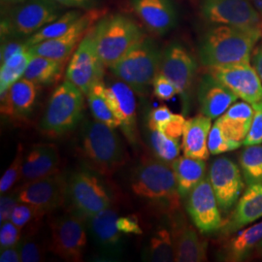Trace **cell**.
<instances>
[{
	"label": "cell",
	"instance_id": "cell-34",
	"mask_svg": "<svg viewBox=\"0 0 262 262\" xmlns=\"http://www.w3.org/2000/svg\"><path fill=\"white\" fill-rule=\"evenodd\" d=\"M239 163L247 186L262 184V146H246L242 150Z\"/></svg>",
	"mask_w": 262,
	"mask_h": 262
},
{
	"label": "cell",
	"instance_id": "cell-27",
	"mask_svg": "<svg viewBox=\"0 0 262 262\" xmlns=\"http://www.w3.org/2000/svg\"><path fill=\"white\" fill-rule=\"evenodd\" d=\"M253 118L252 104L246 101H236L224 115L216 119V122L221 125L227 138L243 145L251 129Z\"/></svg>",
	"mask_w": 262,
	"mask_h": 262
},
{
	"label": "cell",
	"instance_id": "cell-15",
	"mask_svg": "<svg viewBox=\"0 0 262 262\" xmlns=\"http://www.w3.org/2000/svg\"><path fill=\"white\" fill-rule=\"evenodd\" d=\"M209 179L221 212L228 214L244 189V178L238 165L228 157L215 159L209 171Z\"/></svg>",
	"mask_w": 262,
	"mask_h": 262
},
{
	"label": "cell",
	"instance_id": "cell-38",
	"mask_svg": "<svg viewBox=\"0 0 262 262\" xmlns=\"http://www.w3.org/2000/svg\"><path fill=\"white\" fill-rule=\"evenodd\" d=\"M242 146V144L230 140L225 136L219 122L215 121L212 125L208 137V149L212 155H221L226 151L237 150Z\"/></svg>",
	"mask_w": 262,
	"mask_h": 262
},
{
	"label": "cell",
	"instance_id": "cell-50",
	"mask_svg": "<svg viewBox=\"0 0 262 262\" xmlns=\"http://www.w3.org/2000/svg\"><path fill=\"white\" fill-rule=\"evenodd\" d=\"M63 7L70 8H84L90 5L92 0H55Z\"/></svg>",
	"mask_w": 262,
	"mask_h": 262
},
{
	"label": "cell",
	"instance_id": "cell-33",
	"mask_svg": "<svg viewBox=\"0 0 262 262\" xmlns=\"http://www.w3.org/2000/svg\"><path fill=\"white\" fill-rule=\"evenodd\" d=\"M104 88L105 83L103 81H100L97 84H94V88L86 95L88 103L96 121L102 122L116 129L118 127H121V122L116 117L107 101V98L104 94Z\"/></svg>",
	"mask_w": 262,
	"mask_h": 262
},
{
	"label": "cell",
	"instance_id": "cell-8",
	"mask_svg": "<svg viewBox=\"0 0 262 262\" xmlns=\"http://www.w3.org/2000/svg\"><path fill=\"white\" fill-rule=\"evenodd\" d=\"M51 239L49 251L66 261L83 260L88 243L84 217L72 211L50 219Z\"/></svg>",
	"mask_w": 262,
	"mask_h": 262
},
{
	"label": "cell",
	"instance_id": "cell-42",
	"mask_svg": "<svg viewBox=\"0 0 262 262\" xmlns=\"http://www.w3.org/2000/svg\"><path fill=\"white\" fill-rule=\"evenodd\" d=\"M152 90L154 94L164 101H168L172 99L176 94H179L178 90L169 79L165 76L158 73L152 82Z\"/></svg>",
	"mask_w": 262,
	"mask_h": 262
},
{
	"label": "cell",
	"instance_id": "cell-37",
	"mask_svg": "<svg viewBox=\"0 0 262 262\" xmlns=\"http://www.w3.org/2000/svg\"><path fill=\"white\" fill-rule=\"evenodd\" d=\"M150 144L156 157L167 163H172L179 157L178 140L169 137L162 131L150 129Z\"/></svg>",
	"mask_w": 262,
	"mask_h": 262
},
{
	"label": "cell",
	"instance_id": "cell-45",
	"mask_svg": "<svg viewBox=\"0 0 262 262\" xmlns=\"http://www.w3.org/2000/svg\"><path fill=\"white\" fill-rule=\"evenodd\" d=\"M117 227L123 234H143V230L136 215L119 216L117 220Z\"/></svg>",
	"mask_w": 262,
	"mask_h": 262
},
{
	"label": "cell",
	"instance_id": "cell-54",
	"mask_svg": "<svg viewBox=\"0 0 262 262\" xmlns=\"http://www.w3.org/2000/svg\"><path fill=\"white\" fill-rule=\"evenodd\" d=\"M256 250H257V252L259 253V254L262 255V241L260 243L258 244V246L256 247Z\"/></svg>",
	"mask_w": 262,
	"mask_h": 262
},
{
	"label": "cell",
	"instance_id": "cell-36",
	"mask_svg": "<svg viewBox=\"0 0 262 262\" xmlns=\"http://www.w3.org/2000/svg\"><path fill=\"white\" fill-rule=\"evenodd\" d=\"M28 228V227H27ZM40 223L29 225L26 235L19 243L20 258L23 262H39L44 260L46 247L39 235Z\"/></svg>",
	"mask_w": 262,
	"mask_h": 262
},
{
	"label": "cell",
	"instance_id": "cell-52",
	"mask_svg": "<svg viewBox=\"0 0 262 262\" xmlns=\"http://www.w3.org/2000/svg\"><path fill=\"white\" fill-rule=\"evenodd\" d=\"M254 8L258 11V13L262 15V0H251Z\"/></svg>",
	"mask_w": 262,
	"mask_h": 262
},
{
	"label": "cell",
	"instance_id": "cell-29",
	"mask_svg": "<svg viewBox=\"0 0 262 262\" xmlns=\"http://www.w3.org/2000/svg\"><path fill=\"white\" fill-rule=\"evenodd\" d=\"M262 241V222L248 227L233 237L223 251V258L227 261H242Z\"/></svg>",
	"mask_w": 262,
	"mask_h": 262
},
{
	"label": "cell",
	"instance_id": "cell-4",
	"mask_svg": "<svg viewBox=\"0 0 262 262\" xmlns=\"http://www.w3.org/2000/svg\"><path fill=\"white\" fill-rule=\"evenodd\" d=\"M84 96V93L68 80L58 84L41 118V132L48 137L58 138L73 130L83 118Z\"/></svg>",
	"mask_w": 262,
	"mask_h": 262
},
{
	"label": "cell",
	"instance_id": "cell-26",
	"mask_svg": "<svg viewBox=\"0 0 262 262\" xmlns=\"http://www.w3.org/2000/svg\"><path fill=\"white\" fill-rule=\"evenodd\" d=\"M211 127L212 119L203 114L186 121L182 145L185 156L203 160L209 158L208 137Z\"/></svg>",
	"mask_w": 262,
	"mask_h": 262
},
{
	"label": "cell",
	"instance_id": "cell-23",
	"mask_svg": "<svg viewBox=\"0 0 262 262\" xmlns=\"http://www.w3.org/2000/svg\"><path fill=\"white\" fill-rule=\"evenodd\" d=\"M59 151L55 144H36L24 159L20 181L28 183L56 174L59 172Z\"/></svg>",
	"mask_w": 262,
	"mask_h": 262
},
{
	"label": "cell",
	"instance_id": "cell-53",
	"mask_svg": "<svg viewBox=\"0 0 262 262\" xmlns=\"http://www.w3.org/2000/svg\"><path fill=\"white\" fill-rule=\"evenodd\" d=\"M1 1L6 3V4H19V3L25 2L27 0H1Z\"/></svg>",
	"mask_w": 262,
	"mask_h": 262
},
{
	"label": "cell",
	"instance_id": "cell-3",
	"mask_svg": "<svg viewBox=\"0 0 262 262\" xmlns=\"http://www.w3.org/2000/svg\"><path fill=\"white\" fill-rule=\"evenodd\" d=\"M135 195L149 200L169 217L181 211V195L171 164L159 159H144L131 175Z\"/></svg>",
	"mask_w": 262,
	"mask_h": 262
},
{
	"label": "cell",
	"instance_id": "cell-28",
	"mask_svg": "<svg viewBox=\"0 0 262 262\" xmlns=\"http://www.w3.org/2000/svg\"><path fill=\"white\" fill-rule=\"evenodd\" d=\"M171 166L182 198H187L190 191L206 177V163L203 159L185 156L175 159Z\"/></svg>",
	"mask_w": 262,
	"mask_h": 262
},
{
	"label": "cell",
	"instance_id": "cell-19",
	"mask_svg": "<svg viewBox=\"0 0 262 262\" xmlns=\"http://www.w3.org/2000/svg\"><path fill=\"white\" fill-rule=\"evenodd\" d=\"M175 246V261L200 262L207 259V243L187 225L182 212L169 217Z\"/></svg>",
	"mask_w": 262,
	"mask_h": 262
},
{
	"label": "cell",
	"instance_id": "cell-39",
	"mask_svg": "<svg viewBox=\"0 0 262 262\" xmlns=\"http://www.w3.org/2000/svg\"><path fill=\"white\" fill-rule=\"evenodd\" d=\"M45 215H46L45 212L41 211L36 207L29 205L27 203L19 202L18 205L15 207L10 221L14 225H17L19 229L23 230L24 228H27L29 225L40 223Z\"/></svg>",
	"mask_w": 262,
	"mask_h": 262
},
{
	"label": "cell",
	"instance_id": "cell-44",
	"mask_svg": "<svg viewBox=\"0 0 262 262\" xmlns=\"http://www.w3.org/2000/svg\"><path fill=\"white\" fill-rule=\"evenodd\" d=\"M174 114L171 112L167 106L162 105L158 108L151 110L149 115L148 124L150 129H158L162 130L163 127L168 123L173 118Z\"/></svg>",
	"mask_w": 262,
	"mask_h": 262
},
{
	"label": "cell",
	"instance_id": "cell-16",
	"mask_svg": "<svg viewBox=\"0 0 262 262\" xmlns=\"http://www.w3.org/2000/svg\"><path fill=\"white\" fill-rule=\"evenodd\" d=\"M19 202L36 207L47 213L60 208L67 199V181L57 172L44 178L24 183L18 193Z\"/></svg>",
	"mask_w": 262,
	"mask_h": 262
},
{
	"label": "cell",
	"instance_id": "cell-40",
	"mask_svg": "<svg viewBox=\"0 0 262 262\" xmlns=\"http://www.w3.org/2000/svg\"><path fill=\"white\" fill-rule=\"evenodd\" d=\"M24 159H25V157H24L23 146L19 145L15 159L12 161L9 168L5 171V173L3 174L2 178L0 180L1 195L6 193L11 187H13L19 180H20Z\"/></svg>",
	"mask_w": 262,
	"mask_h": 262
},
{
	"label": "cell",
	"instance_id": "cell-51",
	"mask_svg": "<svg viewBox=\"0 0 262 262\" xmlns=\"http://www.w3.org/2000/svg\"><path fill=\"white\" fill-rule=\"evenodd\" d=\"M253 67H254L255 71L257 72L262 82V46L255 51V53L253 55Z\"/></svg>",
	"mask_w": 262,
	"mask_h": 262
},
{
	"label": "cell",
	"instance_id": "cell-32",
	"mask_svg": "<svg viewBox=\"0 0 262 262\" xmlns=\"http://www.w3.org/2000/svg\"><path fill=\"white\" fill-rule=\"evenodd\" d=\"M144 259L154 262L175 260V246L171 230L161 227L152 234L145 249Z\"/></svg>",
	"mask_w": 262,
	"mask_h": 262
},
{
	"label": "cell",
	"instance_id": "cell-46",
	"mask_svg": "<svg viewBox=\"0 0 262 262\" xmlns=\"http://www.w3.org/2000/svg\"><path fill=\"white\" fill-rule=\"evenodd\" d=\"M185 123H186V119L183 115L174 114L171 121L163 127V129L161 131L169 137L179 140V138L183 135Z\"/></svg>",
	"mask_w": 262,
	"mask_h": 262
},
{
	"label": "cell",
	"instance_id": "cell-49",
	"mask_svg": "<svg viewBox=\"0 0 262 262\" xmlns=\"http://www.w3.org/2000/svg\"><path fill=\"white\" fill-rule=\"evenodd\" d=\"M0 261L1 262H19L21 261L20 253H19V245L13 246L1 250L0 253Z\"/></svg>",
	"mask_w": 262,
	"mask_h": 262
},
{
	"label": "cell",
	"instance_id": "cell-10",
	"mask_svg": "<svg viewBox=\"0 0 262 262\" xmlns=\"http://www.w3.org/2000/svg\"><path fill=\"white\" fill-rule=\"evenodd\" d=\"M197 62L187 48L173 42L162 51L159 73L165 76L178 90L185 111L189 107L190 95L196 74Z\"/></svg>",
	"mask_w": 262,
	"mask_h": 262
},
{
	"label": "cell",
	"instance_id": "cell-48",
	"mask_svg": "<svg viewBox=\"0 0 262 262\" xmlns=\"http://www.w3.org/2000/svg\"><path fill=\"white\" fill-rule=\"evenodd\" d=\"M28 48L26 44L24 43H19V42H8L4 46H2L1 49V62L9 58L10 56L19 53L20 51L25 50Z\"/></svg>",
	"mask_w": 262,
	"mask_h": 262
},
{
	"label": "cell",
	"instance_id": "cell-21",
	"mask_svg": "<svg viewBox=\"0 0 262 262\" xmlns=\"http://www.w3.org/2000/svg\"><path fill=\"white\" fill-rule=\"evenodd\" d=\"M132 7L150 32L164 35L177 24V13L171 0H132Z\"/></svg>",
	"mask_w": 262,
	"mask_h": 262
},
{
	"label": "cell",
	"instance_id": "cell-13",
	"mask_svg": "<svg viewBox=\"0 0 262 262\" xmlns=\"http://www.w3.org/2000/svg\"><path fill=\"white\" fill-rule=\"evenodd\" d=\"M102 15L103 14L97 10L89 11L84 15H81L62 35L29 47L30 53L35 56H45L66 62V59L73 55L85 34L103 17Z\"/></svg>",
	"mask_w": 262,
	"mask_h": 262
},
{
	"label": "cell",
	"instance_id": "cell-5",
	"mask_svg": "<svg viewBox=\"0 0 262 262\" xmlns=\"http://www.w3.org/2000/svg\"><path fill=\"white\" fill-rule=\"evenodd\" d=\"M144 36L136 21L122 14L103 16L94 27L97 53L108 68L115 66Z\"/></svg>",
	"mask_w": 262,
	"mask_h": 262
},
{
	"label": "cell",
	"instance_id": "cell-43",
	"mask_svg": "<svg viewBox=\"0 0 262 262\" xmlns=\"http://www.w3.org/2000/svg\"><path fill=\"white\" fill-rule=\"evenodd\" d=\"M21 240V229L11 221L1 224L0 248L1 250L19 245Z\"/></svg>",
	"mask_w": 262,
	"mask_h": 262
},
{
	"label": "cell",
	"instance_id": "cell-31",
	"mask_svg": "<svg viewBox=\"0 0 262 262\" xmlns=\"http://www.w3.org/2000/svg\"><path fill=\"white\" fill-rule=\"evenodd\" d=\"M29 47L10 56L1 62L0 68V94L3 95L19 79H21L27 70L28 63L32 57Z\"/></svg>",
	"mask_w": 262,
	"mask_h": 262
},
{
	"label": "cell",
	"instance_id": "cell-20",
	"mask_svg": "<svg viewBox=\"0 0 262 262\" xmlns=\"http://www.w3.org/2000/svg\"><path fill=\"white\" fill-rule=\"evenodd\" d=\"M239 97L210 72L202 76L197 86V99L201 114L216 120Z\"/></svg>",
	"mask_w": 262,
	"mask_h": 262
},
{
	"label": "cell",
	"instance_id": "cell-11",
	"mask_svg": "<svg viewBox=\"0 0 262 262\" xmlns=\"http://www.w3.org/2000/svg\"><path fill=\"white\" fill-rule=\"evenodd\" d=\"M94 27L76 49L66 69V80L78 86L84 95L89 94L94 84L103 81L105 66L96 50Z\"/></svg>",
	"mask_w": 262,
	"mask_h": 262
},
{
	"label": "cell",
	"instance_id": "cell-1",
	"mask_svg": "<svg viewBox=\"0 0 262 262\" xmlns=\"http://www.w3.org/2000/svg\"><path fill=\"white\" fill-rule=\"evenodd\" d=\"M260 36L259 28L212 26L199 43L200 61L209 68L250 62L253 47Z\"/></svg>",
	"mask_w": 262,
	"mask_h": 262
},
{
	"label": "cell",
	"instance_id": "cell-25",
	"mask_svg": "<svg viewBox=\"0 0 262 262\" xmlns=\"http://www.w3.org/2000/svg\"><path fill=\"white\" fill-rule=\"evenodd\" d=\"M38 97V84L23 77L1 95V113L10 118H27Z\"/></svg>",
	"mask_w": 262,
	"mask_h": 262
},
{
	"label": "cell",
	"instance_id": "cell-14",
	"mask_svg": "<svg viewBox=\"0 0 262 262\" xmlns=\"http://www.w3.org/2000/svg\"><path fill=\"white\" fill-rule=\"evenodd\" d=\"M187 211L197 229L204 234L215 233L224 223L209 176L203 179L187 196Z\"/></svg>",
	"mask_w": 262,
	"mask_h": 262
},
{
	"label": "cell",
	"instance_id": "cell-22",
	"mask_svg": "<svg viewBox=\"0 0 262 262\" xmlns=\"http://www.w3.org/2000/svg\"><path fill=\"white\" fill-rule=\"evenodd\" d=\"M118 213L113 208H108L96 215L84 217L86 229L96 244L105 253H120L122 233L117 227Z\"/></svg>",
	"mask_w": 262,
	"mask_h": 262
},
{
	"label": "cell",
	"instance_id": "cell-41",
	"mask_svg": "<svg viewBox=\"0 0 262 262\" xmlns=\"http://www.w3.org/2000/svg\"><path fill=\"white\" fill-rule=\"evenodd\" d=\"M253 118L248 136L244 141V146L259 145L262 143V100L252 104Z\"/></svg>",
	"mask_w": 262,
	"mask_h": 262
},
{
	"label": "cell",
	"instance_id": "cell-47",
	"mask_svg": "<svg viewBox=\"0 0 262 262\" xmlns=\"http://www.w3.org/2000/svg\"><path fill=\"white\" fill-rule=\"evenodd\" d=\"M19 199H18V194H9V195H4L0 198V222L1 224L8 222L11 220V215L15 209V207L18 205Z\"/></svg>",
	"mask_w": 262,
	"mask_h": 262
},
{
	"label": "cell",
	"instance_id": "cell-17",
	"mask_svg": "<svg viewBox=\"0 0 262 262\" xmlns=\"http://www.w3.org/2000/svg\"><path fill=\"white\" fill-rule=\"evenodd\" d=\"M209 72L244 101L253 104L262 100L261 80L250 62L214 66Z\"/></svg>",
	"mask_w": 262,
	"mask_h": 262
},
{
	"label": "cell",
	"instance_id": "cell-7",
	"mask_svg": "<svg viewBox=\"0 0 262 262\" xmlns=\"http://www.w3.org/2000/svg\"><path fill=\"white\" fill-rule=\"evenodd\" d=\"M62 7L55 0H27L2 17L1 36L30 37L38 30L60 17Z\"/></svg>",
	"mask_w": 262,
	"mask_h": 262
},
{
	"label": "cell",
	"instance_id": "cell-30",
	"mask_svg": "<svg viewBox=\"0 0 262 262\" xmlns=\"http://www.w3.org/2000/svg\"><path fill=\"white\" fill-rule=\"evenodd\" d=\"M64 61L33 55L24 77L35 84H51L60 75Z\"/></svg>",
	"mask_w": 262,
	"mask_h": 262
},
{
	"label": "cell",
	"instance_id": "cell-6",
	"mask_svg": "<svg viewBox=\"0 0 262 262\" xmlns=\"http://www.w3.org/2000/svg\"><path fill=\"white\" fill-rule=\"evenodd\" d=\"M162 51L152 38L144 36L110 70L136 94H148L159 73Z\"/></svg>",
	"mask_w": 262,
	"mask_h": 262
},
{
	"label": "cell",
	"instance_id": "cell-35",
	"mask_svg": "<svg viewBox=\"0 0 262 262\" xmlns=\"http://www.w3.org/2000/svg\"><path fill=\"white\" fill-rule=\"evenodd\" d=\"M81 15L82 14L76 10L66 12V14L61 15L59 18L55 19L51 24L38 30L37 32H35L33 35L28 37L26 40L27 46L31 47L40 42L54 39L62 35L69 28H71V26L75 23L76 20L81 17Z\"/></svg>",
	"mask_w": 262,
	"mask_h": 262
},
{
	"label": "cell",
	"instance_id": "cell-24",
	"mask_svg": "<svg viewBox=\"0 0 262 262\" xmlns=\"http://www.w3.org/2000/svg\"><path fill=\"white\" fill-rule=\"evenodd\" d=\"M262 217V184L248 186L236 204L232 215L222 227L224 234H231Z\"/></svg>",
	"mask_w": 262,
	"mask_h": 262
},
{
	"label": "cell",
	"instance_id": "cell-18",
	"mask_svg": "<svg viewBox=\"0 0 262 262\" xmlns=\"http://www.w3.org/2000/svg\"><path fill=\"white\" fill-rule=\"evenodd\" d=\"M135 92L122 80L105 84L104 94L113 112L121 122V128L131 144L137 142Z\"/></svg>",
	"mask_w": 262,
	"mask_h": 262
},
{
	"label": "cell",
	"instance_id": "cell-9",
	"mask_svg": "<svg viewBox=\"0 0 262 262\" xmlns=\"http://www.w3.org/2000/svg\"><path fill=\"white\" fill-rule=\"evenodd\" d=\"M67 199L73 211L83 217L111 207V194L103 182L92 173L78 171L67 180Z\"/></svg>",
	"mask_w": 262,
	"mask_h": 262
},
{
	"label": "cell",
	"instance_id": "cell-2",
	"mask_svg": "<svg viewBox=\"0 0 262 262\" xmlns=\"http://www.w3.org/2000/svg\"><path fill=\"white\" fill-rule=\"evenodd\" d=\"M80 155L86 165L101 176L111 177L127 161V151L116 130L94 120H85L79 137Z\"/></svg>",
	"mask_w": 262,
	"mask_h": 262
},
{
	"label": "cell",
	"instance_id": "cell-12",
	"mask_svg": "<svg viewBox=\"0 0 262 262\" xmlns=\"http://www.w3.org/2000/svg\"><path fill=\"white\" fill-rule=\"evenodd\" d=\"M200 8L212 26L259 28L260 14L251 0H201Z\"/></svg>",
	"mask_w": 262,
	"mask_h": 262
}]
</instances>
